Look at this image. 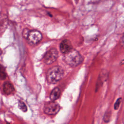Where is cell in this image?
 <instances>
[{"label": "cell", "mask_w": 124, "mask_h": 124, "mask_svg": "<svg viewBox=\"0 0 124 124\" xmlns=\"http://www.w3.org/2000/svg\"><path fill=\"white\" fill-rule=\"evenodd\" d=\"M64 71L60 66H55L49 68L46 72V78L47 82L54 84L59 81L63 77Z\"/></svg>", "instance_id": "obj_1"}, {"label": "cell", "mask_w": 124, "mask_h": 124, "mask_svg": "<svg viewBox=\"0 0 124 124\" xmlns=\"http://www.w3.org/2000/svg\"><path fill=\"white\" fill-rule=\"evenodd\" d=\"M64 60L68 65L75 67L81 64L83 59L82 56L78 51L72 49L64 54Z\"/></svg>", "instance_id": "obj_2"}, {"label": "cell", "mask_w": 124, "mask_h": 124, "mask_svg": "<svg viewBox=\"0 0 124 124\" xmlns=\"http://www.w3.org/2000/svg\"><path fill=\"white\" fill-rule=\"evenodd\" d=\"M22 36L27 42L32 46L35 45L39 43L42 39V33L38 31L29 30L25 29L23 31Z\"/></svg>", "instance_id": "obj_3"}, {"label": "cell", "mask_w": 124, "mask_h": 124, "mask_svg": "<svg viewBox=\"0 0 124 124\" xmlns=\"http://www.w3.org/2000/svg\"><path fill=\"white\" fill-rule=\"evenodd\" d=\"M60 108L58 103L51 101L45 104L44 107V111L48 115H55L59 111Z\"/></svg>", "instance_id": "obj_4"}, {"label": "cell", "mask_w": 124, "mask_h": 124, "mask_svg": "<svg viewBox=\"0 0 124 124\" xmlns=\"http://www.w3.org/2000/svg\"><path fill=\"white\" fill-rule=\"evenodd\" d=\"M58 57V52L57 50L53 48L48 50L44 55L43 60L44 62L46 64H51L57 59Z\"/></svg>", "instance_id": "obj_5"}, {"label": "cell", "mask_w": 124, "mask_h": 124, "mask_svg": "<svg viewBox=\"0 0 124 124\" xmlns=\"http://www.w3.org/2000/svg\"><path fill=\"white\" fill-rule=\"evenodd\" d=\"M72 49L71 43L70 41L67 39L63 40L60 45V51L64 54L68 53Z\"/></svg>", "instance_id": "obj_6"}, {"label": "cell", "mask_w": 124, "mask_h": 124, "mask_svg": "<svg viewBox=\"0 0 124 124\" xmlns=\"http://www.w3.org/2000/svg\"><path fill=\"white\" fill-rule=\"evenodd\" d=\"M15 91V88L13 84L9 81H6L3 85V92L6 94L9 95L13 93Z\"/></svg>", "instance_id": "obj_7"}, {"label": "cell", "mask_w": 124, "mask_h": 124, "mask_svg": "<svg viewBox=\"0 0 124 124\" xmlns=\"http://www.w3.org/2000/svg\"><path fill=\"white\" fill-rule=\"evenodd\" d=\"M61 92L59 88H54L50 93V99L52 101H55L56 100L58 99L61 95Z\"/></svg>", "instance_id": "obj_8"}, {"label": "cell", "mask_w": 124, "mask_h": 124, "mask_svg": "<svg viewBox=\"0 0 124 124\" xmlns=\"http://www.w3.org/2000/svg\"><path fill=\"white\" fill-rule=\"evenodd\" d=\"M18 108L23 112H26L27 110V107L25 104L22 101H18Z\"/></svg>", "instance_id": "obj_9"}, {"label": "cell", "mask_w": 124, "mask_h": 124, "mask_svg": "<svg viewBox=\"0 0 124 124\" xmlns=\"http://www.w3.org/2000/svg\"><path fill=\"white\" fill-rule=\"evenodd\" d=\"M6 77L7 75L5 69L2 66H0V78L2 80H4L6 78Z\"/></svg>", "instance_id": "obj_10"}, {"label": "cell", "mask_w": 124, "mask_h": 124, "mask_svg": "<svg viewBox=\"0 0 124 124\" xmlns=\"http://www.w3.org/2000/svg\"><path fill=\"white\" fill-rule=\"evenodd\" d=\"M121 100H122V98H119L117 101H116L115 104H114V109L115 110L116 109H118V108H119V106H120V105L121 104Z\"/></svg>", "instance_id": "obj_11"}, {"label": "cell", "mask_w": 124, "mask_h": 124, "mask_svg": "<svg viewBox=\"0 0 124 124\" xmlns=\"http://www.w3.org/2000/svg\"><path fill=\"white\" fill-rule=\"evenodd\" d=\"M110 114L109 113L108 114H105L104 115V121L106 123H108L109 121V119H110Z\"/></svg>", "instance_id": "obj_12"}]
</instances>
